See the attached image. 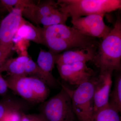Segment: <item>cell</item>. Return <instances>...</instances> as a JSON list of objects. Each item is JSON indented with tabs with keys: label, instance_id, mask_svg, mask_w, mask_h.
Segmentation results:
<instances>
[{
	"label": "cell",
	"instance_id": "cell-1",
	"mask_svg": "<svg viewBox=\"0 0 121 121\" xmlns=\"http://www.w3.org/2000/svg\"><path fill=\"white\" fill-rule=\"evenodd\" d=\"M43 44L54 54L78 48H98L95 38L87 36L72 27L58 24L40 28Z\"/></svg>",
	"mask_w": 121,
	"mask_h": 121
},
{
	"label": "cell",
	"instance_id": "cell-2",
	"mask_svg": "<svg viewBox=\"0 0 121 121\" xmlns=\"http://www.w3.org/2000/svg\"><path fill=\"white\" fill-rule=\"evenodd\" d=\"M92 62L100 72L121 70V20L119 15L109 34L99 43Z\"/></svg>",
	"mask_w": 121,
	"mask_h": 121
},
{
	"label": "cell",
	"instance_id": "cell-3",
	"mask_svg": "<svg viewBox=\"0 0 121 121\" xmlns=\"http://www.w3.org/2000/svg\"><path fill=\"white\" fill-rule=\"evenodd\" d=\"M60 9L71 19L92 15L105 16L121 8V0H58Z\"/></svg>",
	"mask_w": 121,
	"mask_h": 121
},
{
	"label": "cell",
	"instance_id": "cell-4",
	"mask_svg": "<svg viewBox=\"0 0 121 121\" xmlns=\"http://www.w3.org/2000/svg\"><path fill=\"white\" fill-rule=\"evenodd\" d=\"M22 13L31 21L43 27L66 24L69 17L60 9L57 2L53 0L45 1L37 4L31 1L24 7Z\"/></svg>",
	"mask_w": 121,
	"mask_h": 121
},
{
	"label": "cell",
	"instance_id": "cell-5",
	"mask_svg": "<svg viewBox=\"0 0 121 121\" xmlns=\"http://www.w3.org/2000/svg\"><path fill=\"white\" fill-rule=\"evenodd\" d=\"M5 79L8 88L27 101L42 103L49 96L48 86L37 78L9 75Z\"/></svg>",
	"mask_w": 121,
	"mask_h": 121
},
{
	"label": "cell",
	"instance_id": "cell-6",
	"mask_svg": "<svg viewBox=\"0 0 121 121\" xmlns=\"http://www.w3.org/2000/svg\"><path fill=\"white\" fill-rule=\"evenodd\" d=\"M62 86L60 92L41 105L40 113L45 121H77L69 89Z\"/></svg>",
	"mask_w": 121,
	"mask_h": 121
},
{
	"label": "cell",
	"instance_id": "cell-7",
	"mask_svg": "<svg viewBox=\"0 0 121 121\" xmlns=\"http://www.w3.org/2000/svg\"><path fill=\"white\" fill-rule=\"evenodd\" d=\"M96 77L79 85L75 90L69 89L73 111L78 121H91L94 113V88Z\"/></svg>",
	"mask_w": 121,
	"mask_h": 121
},
{
	"label": "cell",
	"instance_id": "cell-8",
	"mask_svg": "<svg viewBox=\"0 0 121 121\" xmlns=\"http://www.w3.org/2000/svg\"><path fill=\"white\" fill-rule=\"evenodd\" d=\"M104 16L92 15L71 19L72 27L84 35L94 38L104 39L112 28L104 21Z\"/></svg>",
	"mask_w": 121,
	"mask_h": 121
},
{
	"label": "cell",
	"instance_id": "cell-9",
	"mask_svg": "<svg viewBox=\"0 0 121 121\" xmlns=\"http://www.w3.org/2000/svg\"><path fill=\"white\" fill-rule=\"evenodd\" d=\"M56 67L61 78L71 85L78 86L95 76L93 69L88 67L86 62L56 65Z\"/></svg>",
	"mask_w": 121,
	"mask_h": 121
},
{
	"label": "cell",
	"instance_id": "cell-10",
	"mask_svg": "<svg viewBox=\"0 0 121 121\" xmlns=\"http://www.w3.org/2000/svg\"><path fill=\"white\" fill-rule=\"evenodd\" d=\"M21 7L14 8L0 24V43L13 48V41L23 18Z\"/></svg>",
	"mask_w": 121,
	"mask_h": 121
},
{
	"label": "cell",
	"instance_id": "cell-11",
	"mask_svg": "<svg viewBox=\"0 0 121 121\" xmlns=\"http://www.w3.org/2000/svg\"><path fill=\"white\" fill-rule=\"evenodd\" d=\"M113 71L107 70L100 72L96 77L94 88V112L108 104Z\"/></svg>",
	"mask_w": 121,
	"mask_h": 121
},
{
	"label": "cell",
	"instance_id": "cell-12",
	"mask_svg": "<svg viewBox=\"0 0 121 121\" xmlns=\"http://www.w3.org/2000/svg\"><path fill=\"white\" fill-rule=\"evenodd\" d=\"M97 48H78L65 51L56 55V65H67L78 62L93 61Z\"/></svg>",
	"mask_w": 121,
	"mask_h": 121
},
{
	"label": "cell",
	"instance_id": "cell-13",
	"mask_svg": "<svg viewBox=\"0 0 121 121\" xmlns=\"http://www.w3.org/2000/svg\"><path fill=\"white\" fill-rule=\"evenodd\" d=\"M13 39L16 41L24 39L43 44L40 27L34 26L24 19Z\"/></svg>",
	"mask_w": 121,
	"mask_h": 121
},
{
	"label": "cell",
	"instance_id": "cell-14",
	"mask_svg": "<svg viewBox=\"0 0 121 121\" xmlns=\"http://www.w3.org/2000/svg\"><path fill=\"white\" fill-rule=\"evenodd\" d=\"M25 70L27 76L29 75L37 78L48 86L55 87L58 85V82L52 74H48L43 70L31 58L25 65Z\"/></svg>",
	"mask_w": 121,
	"mask_h": 121
},
{
	"label": "cell",
	"instance_id": "cell-15",
	"mask_svg": "<svg viewBox=\"0 0 121 121\" xmlns=\"http://www.w3.org/2000/svg\"><path fill=\"white\" fill-rule=\"evenodd\" d=\"M119 113L108 104L94 112L91 121H121Z\"/></svg>",
	"mask_w": 121,
	"mask_h": 121
},
{
	"label": "cell",
	"instance_id": "cell-16",
	"mask_svg": "<svg viewBox=\"0 0 121 121\" xmlns=\"http://www.w3.org/2000/svg\"><path fill=\"white\" fill-rule=\"evenodd\" d=\"M57 55L50 50L40 49L37 60V65L46 73L52 74V71L56 64Z\"/></svg>",
	"mask_w": 121,
	"mask_h": 121
},
{
	"label": "cell",
	"instance_id": "cell-17",
	"mask_svg": "<svg viewBox=\"0 0 121 121\" xmlns=\"http://www.w3.org/2000/svg\"><path fill=\"white\" fill-rule=\"evenodd\" d=\"M25 65L17 61L16 58L8 59L0 70V73L6 71L10 76H27Z\"/></svg>",
	"mask_w": 121,
	"mask_h": 121
},
{
	"label": "cell",
	"instance_id": "cell-18",
	"mask_svg": "<svg viewBox=\"0 0 121 121\" xmlns=\"http://www.w3.org/2000/svg\"><path fill=\"white\" fill-rule=\"evenodd\" d=\"M108 104L114 107L120 113L121 112V75L116 76L114 86L110 93Z\"/></svg>",
	"mask_w": 121,
	"mask_h": 121
},
{
	"label": "cell",
	"instance_id": "cell-19",
	"mask_svg": "<svg viewBox=\"0 0 121 121\" xmlns=\"http://www.w3.org/2000/svg\"><path fill=\"white\" fill-rule=\"evenodd\" d=\"M24 104L20 102L9 99L0 101V120L8 113L14 111L22 112L26 107Z\"/></svg>",
	"mask_w": 121,
	"mask_h": 121
},
{
	"label": "cell",
	"instance_id": "cell-20",
	"mask_svg": "<svg viewBox=\"0 0 121 121\" xmlns=\"http://www.w3.org/2000/svg\"><path fill=\"white\" fill-rule=\"evenodd\" d=\"M3 5L8 9H10L11 7H19L23 8L29 2V0H2L0 1Z\"/></svg>",
	"mask_w": 121,
	"mask_h": 121
},
{
	"label": "cell",
	"instance_id": "cell-21",
	"mask_svg": "<svg viewBox=\"0 0 121 121\" xmlns=\"http://www.w3.org/2000/svg\"><path fill=\"white\" fill-rule=\"evenodd\" d=\"M19 121H45L43 117L40 113L25 114L22 113Z\"/></svg>",
	"mask_w": 121,
	"mask_h": 121
},
{
	"label": "cell",
	"instance_id": "cell-22",
	"mask_svg": "<svg viewBox=\"0 0 121 121\" xmlns=\"http://www.w3.org/2000/svg\"><path fill=\"white\" fill-rule=\"evenodd\" d=\"M21 111H14L8 113L5 115L0 121H19Z\"/></svg>",
	"mask_w": 121,
	"mask_h": 121
},
{
	"label": "cell",
	"instance_id": "cell-23",
	"mask_svg": "<svg viewBox=\"0 0 121 121\" xmlns=\"http://www.w3.org/2000/svg\"><path fill=\"white\" fill-rule=\"evenodd\" d=\"M12 48L9 47L0 43V61L5 63L8 59Z\"/></svg>",
	"mask_w": 121,
	"mask_h": 121
},
{
	"label": "cell",
	"instance_id": "cell-24",
	"mask_svg": "<svg viewBox=\"0 0 121 121\" xmlns=\"http://www.w3.org/2000/svg\"><path fill=\"white\" fill-rule=\"evenodd\" d=\"M8 88L6 80L2 77L0 73V95L5 94L8 91Z\"/></svg>",
	"mask_w": 121,
	"mask_h": 121
}]
</instances>
